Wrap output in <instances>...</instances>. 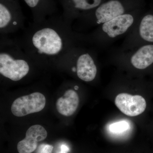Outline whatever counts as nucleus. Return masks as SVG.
<instances>
[{"label":"nucleus","mask_w":153,"mask_h":153,"mask_svg":"<svg viewBox=\"0 0 153 153\" xmlns=\"http://www.w3.org/2000/svg\"><path fill=\"white\" fill-rule=\"evenodd\" d=\"M126 1L107 0L88 13L94 15L97 23L104 24L116 17L126 13L127 3Z\"/></svg>","instance_id":"423d86ee"},{"label":"nucleus","mask_w":153,"mask_h":153,"mask_svg":"<svg viewBox=\"0 0 153 153\" xmlns=\"http://www.w3.org/2000/svg\"><path fill=\"white\" fill-rule=\"evenodd\" d=\"M129 128L128 123L125 121H122L115 123L110 126V130L112 132L120 133L127 130Z\"/></svg>","instance_id":"2eb2a0df"},{"label":"nucleus","mask_w":153,"mask_h":153,"mask_svg":"<svg viewBox=\"0 0 153 153\" xmlns=\"http://www.w3.org/2000/svg\"><path fill=\"white\" fill-rule=\"evenodd\" d=\"M79 103L78 94L72 89H68L63 96L57 99L56 102V108L60 114L69 117L76 111Z\"/></svg>","instance_id":"f8f14e48"},{"label":"nucleus","mask_w":153,"mask_h":153,"mask_svg":"<svg viewBox=\"0 0 153 153\" xmlns=\"http://www.w3.org/2000/svg\"><path fill=\"white\" fill-rule=\"evenodd\" d=\"M131 62L136 68L144 69L153 63V45H147L140 48L132 56Z\"/></svg>","instance_id":"ddd939ff"},{"label":"nucleus","mask_w":153,"mask_h":153,"mask_svg":"<svg viewBox=\"0 0 153 153\" xmlns=\"http://www.w3.org/2000/svg\"><path fill=\"white\" fill-rule=\"evenodd\" d=\"M46 100L44 94L36 92L16 99L11 106V111L14 115L22 117L38 112L44 109Z\"/></svg>","instance_id":"20e7f679"},{"label":"nucleus","mask_w":153,"mask_h":153,"mask_svg":"<svg viewBox=\"0 0 153 153\" xmlns=\"http://www.w3.org/2000/svg\"><path fill=\"white\" fill-rule=\"evenodd\" d=\"M72 70L76 71L79 79L85 82L92 81L97 73V68L92 57L88 53L79 55L76 62V68L73 67Z\"/></svg>","instance_id":"9d476101"},{"label":"nucleus","mask_w":153,"mask_h":153,"mask_svg":"<svg viewBox=\"0 0 153 153\" xmlns=\"http://www.w3.org/2000/svg\"><path fill=\"white\" fill-rule=\"evenodd\" d=\"M69 151L68 147L66 145L63 144L60 146V152L58 153H67Z\"/></svg>","instance_id":"f3484780"},{"label":"nucleus","mask_w":153,"mask_h":153,"mask_svg":"<svg viewBox=\"0 0 153 153\" xmlns=\"http://www.w3.org/2000/svg\"><path fill=\"white\" fill-rule=\"evenodd\" d=\"M115 104L123 113L130 117L141 114L146 108V102L142 96L126 93H120L117 96Z\"/></svg>","instance_id":"39448f33"},{"label":"nucleus","mask_w":153,"mask_h":153,"mask_svg":"<svg viewBox=\"0 0 153 153\" xmlns=\"http://www.w3.org/2000/svg\"><path fill=\"white\" fill-rule=\"evenodd\" d=\"M139 32L143 40L153 42V15L148 14L141 21Z\"/></svg>","instance_id":"4468645a"},{"label":"nucleus","mask_w":153,"mask_h":153,"mask_svg":"<svg viewBox=\"0 0 153 153\" xmlns=\"http://www.w3.org/2000/svg\"><path fill=\"white\" fill-rule=\"evenodd\" d=\"M32 10L36 23L44 21L47 16H51L56 10L55 0H24Z\"/></svg>","instance_id":"9b49d317"},{"label":"nucleus","mask_w":153,"mask_h":153,"mask_svg":"<svg viewBox=\"0 0 153 153\" xmlns=\"http://www.w3.org/2000/svg\"><path fill=\"white\" fill-rule=\"evenodd\" d=\"M47 132L44 127L36 125L30 127L26 134V137L18 143L17 149L19 153H32L38 146V143L44 140Z\"/></svg>","instance_id":"6e6552de"},{"label":"nucleus","mask_w":153,"mask_h":153,"mask_svg":"<svg viewBox=\"0 0 153 153\" xmlns=\"http://www.w3.org/2000/svg\"><path fill=\"white\" fill-rule=\"evenodd\" d=\"M134 22L133 16L125 13L104 23L102 26L103 32L111 38H115L125 33Z\"/></svg>","instance_id":"1a4fd4ad"},{"label":"nucleus","mask_w":153,"mask_h":153,"mask_svg":"<svg viewBox=\"0 0 153 153\" xmlns=\"http://www.w3.org/2000/svg\"><path fill=\"white\" fill-rule=\"evenodd\" d=\"M23 20L19 0H0V30L7 33L18 28Z\"/></svg>","instance_id":"7ed1b4c3"},{"label":"nucleus","mask_w":153,"mask_h":153,"mask_svg":"<svg viewBox=\"0 0 153 153\" xmlns=\"http://www.w3.org/2000/svg\"><path fill=\"white\" fill-rule=\"evenodd\" d=\"M29 57L16 44H8L1 48L0 52L1 75L12 81L21 80L30 71V65L27 60Z\"/></svg>","instance_id":"f03ea898"},{"label":"nucleus","mask_w":153,"mask_h":153,"mask_svg":"<svg viewBox=\"0 0 153 153\" xmlns=\"http://www.w3.org/2000/svg\"><path fill=\"white\" fill-rule=\"evenodd\" d=\"M54 24H44L30 32L25 52L31 58H64L67 54V30Z\"/></svg>","instance_id":"f257e3e1"},{"label":"nucleus","mask_w":153,"mask_h":153,"mask_svg":"<svg viewBox=\"0 0 153 153\" xmlns=\"http://www.w3.org/2000/svg\"><path fill=\"white\" fill-rule=\"evenodd\" d=\"M78 86H75V87H74V89H76V90H77V89H78Z\"/></svg>","instance_id":"a211bd4d"},{"label":"nucleus","mask_w":153,"mask_h":153,"mask_svg":"<svg viewBox=\"0 0 153 153\" xmlns=\"http://www.w3.org/2000/svg\"><path fill=\"white\" fill-rule=\"evenodd\" d=\"M104 0H60L63 9V18L67 20L78 15L91 12Z\"/></svg>","instance_id":"0eeeda50"},{"label":"nucleus","mask_w":153,"mask_h":153,"mask_svg":"<svg viewBox=\"0 0 153 153\" xmlns=\"http://www.w3.org/2000/svg\"><path fill=\"white\" fill-rule=\"evenodd\" d=\"M53 147L47 144H41L37 148L36 153H52Z\"/></svg>","instance_id":"dca6fc26"}]
</instances>
